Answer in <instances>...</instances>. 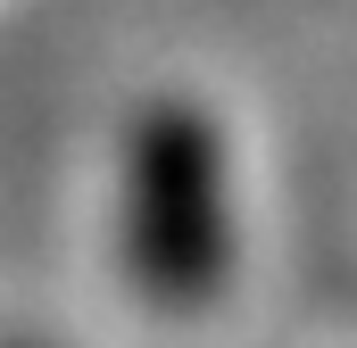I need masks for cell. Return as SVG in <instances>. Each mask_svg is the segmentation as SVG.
Here are the masks:
<instances>
[{
	"mask_svg": "<svg viewBox=\"0 0 357 348\" xmlns=\"http://www.w3.org/2000/svg\"><path fill=\"white\" fill-rule=\"evenodd\" d=\"M142 274L158 290H199L225 258V207H216V158L199 125H158L142 141Z\"/></svg>",
	"mask_w": 357,
	"mask_h": 348,
	"instance_id": "obj_1",
	"label": "cell"
}]
</instances>
